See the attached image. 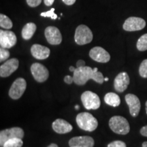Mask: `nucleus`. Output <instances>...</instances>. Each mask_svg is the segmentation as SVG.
<instances>
[{
  "instance_id": "obj_23",
  "label": "nucleus",
  "mask_w": 147,
  "mask_h": 147,
  "mask_svg": "<svg viewBox=\"0 0 147 147\" xmlns=\"http://www.w3.org/2000/svg\"><path fill=\"white\" fill-rule=\"evenodd\" d=\"M138 50L140 51H145L147 50V34L142 35L139 38L136 45Z\"/></svg>"
},
{
  "instance_id": "obj_7",
  "label": "nucleus",
  "mask_w": 147,
  "mask_h": 147,
  "mask_svg": "<svg viewBox=\"0 0 147 147\" xmlns=\"http://www.w3.org/2000/svg\"><path fill=\"white\" fill-rule=\"evenodd\" d=\"M26 87V80L23 78H18L14 80L9 90V96L12 100H18L25 93Z\"/></svg>"
},
{
  "instance_id": "obj_26",
  "label": "nucleus",
  "mask_w": 147,
  "mask_h": 147,
  "mask_svg": "<svg viewBox=\"0 0 147 147\" xmlns=\"http://www.w3.org/2000/svg\"><path fill=\"white\" fill-rule=\"evenodd\" d=\"M55 8L51 9L49 11H47L46 12H42L41 15L42 16H44V17H50L52 18V19L55 20L57 18V15L55 14Z\"/></svg>"
},
{
  "instance_id": "obj_35",
  "label": "nucleus",
  "mask_w": 147,
  "mask_h": 147,
  "mask_svg": "<svg viewBox=\"0 0 147 147\" xmlns=\"http://www.w3.org/2000/svg\"><path fill=\"white\" fill-rule=\"evenodd\" d=\"M47 147H59V146H57V144H54V143H52V144H51L49 146H47Z\"/></svg>"
},
{
  "instance_id": "obj_12",
  "label": "nucleus",
  "mask_w": 147,
  "mask_h": 147,
  "mask_svg": "<svg viewBox=\"0 0 147 147\" xmlns=\"http://www.w3.org/2000/svg\"><path fill=\"white\" fill-rule=\"evenodd\" d=\"M19 61L17 59H10L0 66V76L1 78H6L10 76L12 73L18 69Z\"/></svg>"
},
{
  "instance_id": "obj_21",
  "label": "nucleus",
  "mask_w": 147,
  "mask_h": 147,
  "mask_svg": "<svg viewBox=\"0 0 147 147\" xmlns=\"http://www.w3.org/2000/svg\"><path fill=\"white\" fill-rule=\"evenodd\" d=\"M0 26L2 28L10 29L13 26V24L11 20L8 16H5V14H0Z\"/></svg>"
},
{
  "instance_id": "obj_36",
  "label": "nucleus",
  "mask_w": 147,
  "mask_h": 147,
  "mask_svg": "<svg viewBox=\"0 0 147 147\" xmlns=\"http://www.w3.org/2000/svg\"><path fill=\"white\" fill-rule=\"evenodd\" d=\"M142 147H147V141L142 143Z\"/></svg>"
},
{
  "instance_id": "obj_3",
  "label": "nucleus",
  "mask_w": 147,
  "mask_h": 147,
  "mask_svg": "<svg viewBox=\"0 0 147 147\" xmlns=\"http://www.w3.org/2000/svg\"><path fill=\"white\" fill-rule=\"evenodd\" d=\"M109 127L115 134L126 135L130 131L128 121L121 116H114L109 121Z\"/></svg>"
},
{
  "instance_id": "obj_37",
  "label": "nucleus",
  "mask_w": 147,
  "mask_h": 147,
  "mask_svg": "<svg viewBox=\"0 0 147 147\" xmlns=\"http://www.w3.org/2000/svg\"><path fill=\"white\" fill-rule=\"evenodd\" d=\"M79 108H80V106H79L78 105L75 106V109H76V110H78Z\"/></svg>"
},
{
  "instance_id": "obj_4",
  "label": "nucleus",
  "mask_w": 147,
  "mask_h": 147,
  "mask_svg": "<svg viewBox=\"0 0 147 147\" xmlns=\"http://www.w3.org/2000/svg\"><path fill=\"white\" fill-rule=\"evenodd\" d=\"M93 33L89 27L84 25H80L75 32L74 40L77 45H84L91 42L93 40Z\"/></svg>"
},
{
  "instance_id": "obj_39",
  "label": "nucleus",
  "mask_w": 147,
  "mask_h": 147,
  "mask_svg": "<svg viewBox=\"0 0 147 147\" xmlns=\"http://www.w3.org/2000/svg\"><path fill=\"white\" fill-rule=\"evenodd\" d=\"M146 113L147 114V101H146Z\"/></svg>"
},
{
  "instance_id": "obj_32",
  "label": "nucleus",
  "mask_w": 147,
  "mask_h": 147,
  "mask_svg": "<svg viewBox=\"0 0 147 147\" xmlns=\"http://www.w3.org/2000/svg\"><path fill=\"white\" fill-rule=\"evenodd\" d=\"M63 1V3L67 5H73L74 3L76 2V0H62Z\"/></svg>"
},
{
  "instance_id": "obj_17",
  "label": "nucleus",
  "mask_w": 147,
  "mask_h": 147,
  "mask_svg": "<svg viewBox=\"0 0 147 147\" xmlns=\"http://www.w3.org/2000/svg\"><path fill=\"white\" fill-rule=\"evenodd\" d=\"M31 53L34 58L39 60H43L49 57L51 51L48 47L36 44L31 48Z\"/></svg>"
},
{
  "instance_id": "obj_15",
  "label": "nucleus",
  "mask_w": 147,
  "mask_h": 147,
  "mask_svg": "<svg viewBox=\"0 0 147 147\" xmlns=\"http://www.w3.org/2000/svg\"><path fill=\"white\" fill-rule=\"evenodd\" d=\"M130 79L127 73L123 71L119 73L114 80V87L117 92L123 93L129 84Z\"/></svg>"
},
{
  "instance_id": "obj_13",
  "label": "nucleus",
  "mask_w": 147,
  "mask_h": 147,
  "mask_svg": "<svg viewBox=\"0 0 147 147\" xmlns=\"http://www.w3.org/2000/svg\"><path fill=\"white\" fill-rule=\"evenodd\" d=\"M89 56L92 59L99 63H108L110 59V55L105 49L100 47H95L89 52Z\"/></svg>"
},
{
  "instance_id": "obj_14",
  "label": "nucleus",
  "mask_w": 147,
  "mask_h": 147,
  "mask_svg": "<svg viewBox=\"0 0 147 147\" xmlns=\"http://www.w3.org/2000/svg\"><path fill=\"white\" fill-rule=\"evenodd\" d=\"M126 103L129 108V113L133 117H136L139 115L141 104L139 98L136 95L131 93L127 94L125 97Z\"/></svg>"
},
{
  "instance_id": "obj_18",
  "label": "nucleus",
  "mask_w": 147,
  "mask_h": 147,
  "mask_svg": "<svg viewBox=\"0 0 147 147\" xmlns=\"http://www.w3.org/2000/svg\"><path fill=\"white\" fill-rule=\"evenodd\" d=\"M53 129L56 133L64 134L70 132L72 130V126L67 121L61 119H56L52 124Z\"/></svg>"
},
{
  "instance_id": "obj_20",
  "label": "nucleus",
  "mask_w": 147,
  "mask_h": 147,
  "mask_svg": "<svg viewBox=\"0 0 147 147\" xmlns=\"http://www.w3.org/2000/svg\"><path fill=\"white\" fill-rule=\"evenodd\" d=\"M104 102L108 105L113 106V107H117L120 105L121 99L117 94L115 93H108L104 96Z\"/></svg>"
},
{
  "instance_id": "obj_10",
  "label": "nucleus",
  "mask_w": 147,
  "mask_h": 147,
  "mask_svg": "<svg viewBox=\"0 0 147 147\" xmlns=\"http://www.w3.org/2000/svg\"><path fill=\"white\" fill-rule=\"evenodd\" d=\"M17 38L15 34L11 31L0 30V46L3 49H10L16 44Z\"/></svg>"
},
{
  "instance_id": "obj_9",
  "label": "nucleus",
  "mask_w": 147,
  "mask_h": 147,
  "mask_svg": "<svg viewBox=\"0 0 147 147\" xmlns=\"http://www.w3.org/2000/svg\"><path fill=\"white\" fill-rule=\"evenodd\" d=\"M145 26H146V21L143 18L131 16L126 19L123 27L124 30L127 32H136V31L142 30Z\"/></svg>"
},
{
  "instance_id": "obj_16",
  "label": "nucleus",
  "mask_w": 147,
  "mask_h": 147,
  "mask_svg": "<svg viewBox=\"0 0 147 147\" xmlns=\"http://www.w3.org/2000/svg\"><path fill=\"white\" fill-rule=\"evenodd\" d=\"M94 144L93 138L87 136L74 137L69 140V147H93Z\"/></svg>"
},
{
  "instance_id": "obj_24",
  "label": "nucleus",
  "mask_w": 147,
  "mask_h": 147,
  "mask_svg": "<svg viewBox=\"0 0 147 147\" xmlns=\"http://www.w3.org/2000/svg\"><path fill=\"white\" fill-rule=\"evenodd\" d=\"M139 74L141 77L147 78V59L142 61L139 67Z\"/></svg>"
},
{
  "instance_id": "obj_29",
  "label": "nucleus",
  "mask_w": 147,
  "mask_h": 147,
  "mask_svg": "<svg viewBox=\"0 0 147 147\" xmlns=\"http://www.w3.org/2000/svg\"><path fill=\"white\" fill-rule=\"evenodd\" d=\"M64 82H65L66 84H70L74 82V78L70 76H69V75H67V76H65L64 77Z\"/></svg>"
},
{
  "instance_id": "obj_19",
  "label": "nucleus",
  "mask_w": 147,
  "mask_h": 147,
  "mask_svg": "<svg viewBox=\"0 0 147 147\" xmlns=\"http://www.w3.org/2000/svg\"><path fill=\"white\" fill-rule=\"evenodd\" d=\"M36 25L34 23H27L22 29V37L24 40H30L34 36L36 31Z\"/></svg>"
},
{
  "instance_id": "obj_30",
  "label": "nucleus",
  "mask_w": 147,
  "mask_h": 147,
  "mask_svg": "<svg viewBox=\"0 0 147 147\" xmlns=\"http://www.w3.org/2000/svg\"><path fill=\"white\" fill-rule=\"evenodd\" d=\"M140 134L141 135H142L143 136L147 137V125H145L144 127H142L140 129Z\"/></svg>"
},
{
  "instance_id": "obj_22",
  "label": "nucleus",
  "mask_w": 147,
  "mask_h": 147,
  "mask_svg": "<svg viewBox=\"0 0 147 147\" xmlns=\"http://www.w3.org/2000/svg\"><path fill=\"white\" fill-rule=\"evenodd\" d=\"M23 142L21 138H12L6 141L3 144V147H22Z\"/></svg>"
},
{
  "instance_id": "obj_28",
  "label": "nucleus",
  "mask_w": 147,
  "mask_h": 147,
  "mask_svg": "<svg viewBox=\"0 0 147 147\" xmlns=\"http://www.w3.org/2000/svg\"><path fill=\"white\" fill-rule=\"evenodd\" d=\"M27 4L30 7H37L42 2V0H26Z\"/></svg>"
},
{
  "instance_id": "obj_11",
  "label": "nucleus",
  "mask_w": 147,
  "mask_h": 147,
  "mask_svg": "<svg viewBox=\"0 0 147 147\" xmlns=\"http://www.w3.org/2000/svg\"><path fill=\"white\" fill-rule=\"evenodd\" d=\"M45 37L50 45H59L61 43L62 36L57 27L49 26L45 29Z\"/></svg>"
},
{
  "instance_id": "obj_5",
  "label": "nucleus",
  "mask_w": 147,
  "mask_h": 147,
  "mask_svg": "<svg viewBox=\"0 0 147 147\" xmlns=\"http://www.w3.org/2000/svg\"><path fill=\"white\" fill-rule=\"evenodd\" d=\"M81 101L87 110H97L100 107V97L92 91H84L81 95Z\"/></svg>"
},
{
  "instance_id": "obj_34",
  "label": "nucleus",
  "mask_w": 147,
  "mask_h": 147,
  "mask_svg": "<svg viewBox=\"0 0 147 147\" xmlns=\"http://www.w3.org/2000/svg\"><path fill=\"white\" fill-rule=\"evenodd\" d=\"M69 69V71H72V72H74V71H75V69H76V68H75L74 67H73V66H70Z\"/></svg>"
},
{
  "instance_id": "obj_27",
  "label": "nucleus",
  "mask_w": 147,
  "mask_h": 147,
  "mask_svg": "<svg viewBox=\"0 0 147 147\" xmlns=\"http://www.w3.org/2000/svg\"><path fill=\"white\" fill-rule=\"evenodd\" d=\"M107 147H127L126 144L121 140H115L108 144Z\"/></svg>"
},
{
  "instance_id": "obj_6",
  "label": "nucleus",
  "mask_w": 147,
  "mask_h": 147,
  "mask_svg": "<svg viewBox=\"0 0 147 147\" xmlns=\"http://www.w3.org/2000/svg\"><path fill=\"white\" fill-rule=\"evenodd\" d=\"M24 135L25 133L23 129L17 127L1 130L0 131V146L3 147L4 143L10 139L15 138L23 139Z\"/></svg>"
},
{
  "instance_id": "obj_38",
  "label": "nucleus",
  "mask_w": 147,
  "mask_h": 147,
  "mask_svg": "<svg viewBox=\"0 0 147 147\" xmlns=\"http://www.w3.org/2000/svg\"><path fill=\"white\" fill-rule=\"evenodd\" d=\"M108 80H109V78H108V77H106V78H104V81H108Z\"/></svg>"
},
{
  "instance_id": "obj_2",
  "label": "nucleus",
  "mask_w": 147,
  "mask_h": 147,
  "mask_svg": "<svg viewBox=\"0 0 147 147\" xmlns=\"http://www.w3.org/2000/svg\"><path fill=\"white\" fill-rule=\"evenodd\" d=\"M76 121L79 127L87 131H95L98 126L97 119L87 112L79 113L76 116Z\"/></svg>"
},
{
  "instance_id": "obj_25",
  "label": "nucleus",
  "mask_w": 147,
  "mask_h": 147,
  "mask_svg": "<svg viewBox=\"0 0 147 147\" xmlns=\"http://www.w3.org/2000/svg\"><path fill=\"white\" fill-rule=\"evenodd\" d=\"M10 57V52L5 49L1 48L0 49V61H4L7 60Z\"/></svg>"
},
{
  "instance_id": "obj_31",
  "label": "nucleus",
  "mask_w": 147,
  "mask_h": 147,
  "mask_svg": "<svg viewBox=\"0 0 147 147\" xmlns=\"http://www.w3.org/2000/svg\"><path fill=\"white\" fill-rule=\"evenodd\" d=\"M83 66H85V61L83 60L80 59L78 60L76 63V67H83Z\"/></svg>"
},
{
  "instance_id": "obj_1",
  "label": "nucleus",
  "mask_w": 147,
  "mask_h": 147,
  "mask_svg": "<svg viewBox=\"0 0 147 147\" xmlns=\"http://www.w3.org/2000/svg\"><path fill=\"white\" fill-rule=\"evenodd\" d=\"M73 73L74 82L79 86L84 85L91 79L101 84L104 82V77L102 73L99 71L97 67L94 69H92L89 66L76 67Z\"/></svg>"
},
{
  "instance_id": "obj_33",
  "label": "nucleus",
  "mask_w": 147,
  "mask_h": 147,
  "mask_svg": "<svg viewBox=\"0 0 147 147\" xmlns=\"http://www.w3.org/2000/svg\"><path fill=\"white\" fill-rule=\"evenodd\" d=\"M55 0H44L45 1V5H47V6H51L53 5V3H54Z\"/></svg>"
},
{
  "instance_id": "obj_8",
  "label": "nucleus",
  "mask_w": 147,
  "mask_h": 147,
  "mask_svg": "<svg viewBox=\"0 0 147 147\" xmlns=\"http://www.w3.org/2000/svg\"><path fill=\"white\" fill-rule=\"evenodd\" d=\"M31 71L38 82H44L49 78V71L45 65L40 63H34L31 66Z\"/></svg>"
}]
</instances>
